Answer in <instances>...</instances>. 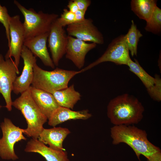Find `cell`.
<instances>
[{
  "label": "cell",
  "instance_id": "cell-14",
  "mask_svg": "<svg viewBox=\"0 0 161 161\" xmlns=\"http://www.w3.org/2000/svg\"><path fill=\"white\" fill-rule=\"evenodd\" d=\"M49 33V32L25 39L24 45L35 56L39 58L44 65L54 68L55 65L50 57L47 46Z\"/></svg>",
  "mask_w": 161,
  "mask_h": 161
},
{
  "label": "cell",
  "instance_id": "cell-6",
  "mask_svg": "<svg viewBox=\"0 0 161 161\" xmlns=\"http://www.w3.org/2000/svg\"><path fill=\"white\" fill-rule=\"evenodd\" d=\"M0 127L2 136L0 138V157L4 160H16L18 159L14 150L16 143L26 140L23 135V129L15 126L9 118H4Z\"/></svg>",
  "mask_w": 161,
  "mask_h": 161
},
{
  "label": "cell",
  "instance_id": "cell-19",
  "mask_svg": "<svg viewBox=\"0 0 161 161\" xmlns=\"http://www.w3.org/2000/svg\"><path fill=\"white\" fill-rule=\"evenodd\" d=\"M51 94L60 106L71 109L74 108L80 99L81 96L79 92L75 90L73 84L64 89L53 92Z\"/></svg>",
  "mask_w": 161,
  "mask_h": 161
},
{
  "label": "cell",
  "instance_id": "cell-1",
  "mask_svg": "<svg viewBox=\"0 0 161 161\" xmlns=\"http://www.w3.org/2000/svg\"><path fill=\"white\" fill-rule=\"evenodd\" d=\"M144 111L137 98L125 94L110 100L107 106V115L114 126L129 125L141 121Z\"/></svg>",
  "mask_w": 161,
  "mask_h": 161
},
{
  "label": "cell",
  "instance_id": "cell-23",
  "mask_svg": "<svg viewBox=\"0 0 161 161\" xmlns=\"http://www.w3.org/2000/svg\"><path fill=\"white\" fill-rule=\"evenodd\" d=\"M145 30L155 34L161 32V9L157 6L149 20L146 22Z\"/></svg>",
  "mask_w": 161,
  "mask_h": 161
},
{
  "label": "cell",
  "instance_id": "cell-27",
  "mask_svg": "<svg viewBox=\"0 0 161 161\" xmlns=\"http://www.w3.org/2000/svg\"><path fill=\"white\" fill-rule=\"evenodd\" d=\"M76 4L78 10L86 13L88 7L90 5L91 1L90 0H74Z\"/></svg>",
  "mask_w": 161,
  "mask_h": 161
},
{
  "label": "cell",
  "instance_id": "cell-25",
  "mask_svg": "<svg viewBox=\"0 0 161 161\" xmlns=\"http://www.w3.org/2000/svg\"><path fill=\"white\" fill-rule=\"evenodd\" d=\"M58 19L61 26L64 27L75 22V14L67 9L65 8Z\"/></svg>",
  "mask_w": 161,
  "mask_h": 161
},
{
  "label": "cell",
  "instance_id": "cell-18",
  "mask_svg": "<svg viewBox=\"0 0 161 161\" xmlns=\"http://www.w3.org/2000/svg\"><path fill=\"white\" fill-rule=\"evenodd\" d=\"M88 110L74 111L71 109L60 106L48 119L49 125L53 127L71 120H86L92 116Z\"/></svg>",
  "mask_w": 161,
  "mask_h": 161
},
{
  "label": "cell",
  "instance_id": "cell-22",
  "mask_svg": "<svg viewBox=\"0 0 161 161\" xmlns=\"http://www.w3.org/2000/svg\"><path fill=\"white\" fill-rule=\"evenodd\" d=\"M131 22L130 27L127 33L124 35V38L129 51L130 52L132 56L133 57L137 55L138 44L143 35L137 29L133 20L131 21Z\"/></svg>",
  "mask_w": 161,
  "mask_h": 161
},
{
  "label": "cell",
  "instance_id": "cell-24",
  "mask_svg": "<svg viewBox=\"0 0 161 161\" xmlns=\"http://www.w3.org/2000/svg\"><path fill=\"white\" fill-rule=\"evenodd\" d=\"M11 17L9 14L6 7L2 6L0 3V23L3 25L5 28L6 37L8 40V47L10 43L9 24Z\"/></svg>",
  "mask_w": 161,
  "mask_h": 161
},
{
  "label": "cell",
  "instance_id": "cell-31",
  "mask_svg": "<svg viewBox=\"0 0 161 161\" xmlns=\"http://www.w3.org/2000/svg\"><path fill=\"white\" fill-rule=\"evenodd\" d=\"M1 107H2V106H1L0 105V109Z\"/></svg>",
  "mask_w": 161,
  "mask_h": 161
},
{
  "label": "cell",
  "instance_id": "cell-29",
  "mask_svg": "<svg viewBox=\"0 0 161 161\" xmlns=\"http://www.w3.org/2000/svg\"><path fill=\"white\" fill-rule=\"evenodd\" d=\"M74 13L75 14V22L81 21L86 18L85 17L86 13L78 10Z\"/></svg>",
  "mask_w": 161,
  "mask_h": 161
},
{
  "label": "cell",
  "instance_id": "cell-30",
  "mask_svg": "<svg viewBox=\"0 0 161 161\" xmlns=\"http://www.w3.org/2000/svg\"><path fill=\"white\" fill-rule=\"evenodd\" d=\"M147 159L148 161H161V151L154 154Z\"/></svg>",
  "mask_w": 161,
  "mask_h": 161
},
{
  "label": "cell",
  "instance_id": "cell-7",
  "mask_svg": "<svg viewBox=\"0 0 161 161\" xmlns=\"http://www.w3.org/2000/svg\"><path fill=\"white\" fill-rule=\"evenodd\" d=\"M131 59L124 35H121L112 41L104 53L99 58L80 70L83 72L102 63L108 61L117 65H127Z\"/></svg>",
  "mask_w": 161,
  "mask_h": 161
},
{
  "label": "cell",
  "instance_id": "cell-10",
  "mask_svg": "<svg viewBox=\"0 0 161 161\" xmlns=\"http://www.w3.org/2000/svg\"><path fill=\"white\" fill-rule=\"evenodd\" d=\"M66 30L68 35L85 42L90 41L99 44L104 43L103 34L90 18H85L81 21L68 25Z\"/></svg>",
  "mask_w": 161,
  "mask_h": 161
},
{
  "label": "cell",
  "instance_id": "cell-5",
  "mask_svg": "<svg viewBox=\"0 0 161 161\" xmlns=\"http://www.w3.org/2000/svg\"><path fill=\"white\" fill-rule=\"evenodd\" d=\"M14 3L24 17L23 24L25 39L49 32L52 23L58 18L56 14L41 11L37 13L32 8L27 9L16 0Z\"/></svg>",
  "mask_w": 161,
  "mask_h": 161
},
{
  "label": "cell",
  "instance_id": "cell-26",
  "mask_svg": "<svg viewBox=\"0 0 161 161\" xmlns=\"http://www.w3.org/2000/svg\"><path fill=\"white\" fill-rule=\"evenodd\" d=\"M156 81L155 85L151 89L147 90L150 97L155 100L160 101L161 100V80L160 76L155 75Z\"/></svg>",
  "mask_w": 161,
  "mask_h": 161
},
{
  "label": "cell",
  "instance_id": "cell-17",
  "mask_svg": "<svg viewBox=\"0 0 161 161\" xmlns=\"http://www.w3.org/2000/svg\"><path fill=\"white\" fill-rule=\"evenodd\" d=\"M30 89L33 100L42 112L49 119L60 107L53 96L50 93L32 86Z\"/></svg>",
  "mask_w": 161,
  "mask_h": 161
},
{
  "label": "cell",
  "instance_id": "cell-9",
  "mask_svg": "<svg viewBox=\"0 0 161 161\" xmlns=\"http://www.w3.org/2000/svg\"><path fill=\"white\" fill-rule=\"evenodd\" d=\"M10 38L9 49L5 56V59L13 57L14 62L18 68L22 48L25 40L23 23L19 15L11 17L9 24Z\"/></svg>",
  "mask_w": 161,
  "mask_h": 161
},
{
  "label": "cell",
  "instance_id": "cell-3",
  "mask_svg": "<svg viewBox=\"0 0 161 161\" xmlns=\"http://www.w3.org/2000/svg\"><path fill=\"white\" fill-rule=\"evenodd\" d=\"M12 106L20 110L26 119L27 127L23 129V134L28 137L38 139L44 129V125L48 119L33 100L30 88L13 102Z\"/></svg>",
  "mask_w": 161,
  "mask_h": 161
},
{
  "label": "cell",
  "instance_id": "cell-15",
  "mask_svg": "<svg viewBox=\"0 0 161 161\" xmlns=\"http://www.w3.org/2000/svg\"><path fill=\"white\" fill-rule=\"evenodd\" d=\"M26 152L38 153L47 161H69L65 151H59L48 147L38 139L32 138L27 143L24 150Z\"/></svg>",
  "mask_w": 161,
  "mask_h": 161
},
{
  "label": "cell",
  "instance_id": "cell-12",
  "mask_svg": "<svg viewBox=\"0 0 161 161\" xmlns=\"http://www.w3.org/2000/svg\"><path fill=\"white\" fill-rule=\"evenodd\" d=\"M21 57L24 61L23 69L21 75L16 77L12 90L16 95L21 94L30 88L33 77L34 66L37 61L36 57L24 45Z\"/></svg>",
  "mask_w": 161,
  "mask_h": 161
},
{
  "label": "cell",
  "instance_id": "cell-28",
  "mask_svg": "<svg viewBox=\"0 0 161 161\" xmlns=\"http://www.w3.org/2000/svg\"><path fill=\"white\" fill-rule=\"evenodd\" d=\"M67 7L69 10L73 13H75L78 10V7L74 0L69 1Z\"/></svg>",
  "mask_w": 161,
  "mask_h": 161
},
{
  "label": "cell",
  "instance_id": "cell-11",
  "mask_svg": "<svg viewBox=\"0 0 161 161\" xmlns=\"http://www.w3.org/2000/svg\"><path fill=\"white\" fill-rule=\"evenodd\" d=\"M68 36L57 18L51 26L48 38V47L55 66L58 65L60 61L65 54Z\"/></svg>",
  "mask_w": 161,
  "mask_h": 161
},
{
  "label": "cell",
  "instance_id": "cell-4",
  "mask_svg": "<svg viewBox=\"0 0 161 161\" xmlns=\"http://www.w3.org/2000/svg\"><path fill=\"white\" fill-rule=\"evenodd\" d=\"M81 73V70H68L58 68L52 71H47L41 69L36 63L33 67L32 86L51 93L68 87L70 80Z\"/></svg>",
  "mask_w": 161,
  "mask_h": 161
},
{
  "label": "cell",
  "instance_id": "cell-20",
  "mask_svg": "<svg viewBox=\"0 0 161 161\" xmlns=\"http://www.w3.org/2000/svg\"><path fill=\"white\" fill-rule=\"evenodd\" d=\"M157 2L156 0H132L131 9L139 18L147 22L157 6Z\"/></svg>",
  "mask_w": 161,
  "mask_h": 161
},
{
  "label": "cell",
  "instance_id": "cell-2",
  "mask_svg": "<svg viewBox=\"0 0 161 161\" xmlns=\"http://www.w3.org/2000/svg\"><path fill=\"white\" fill-rule=\"evenodd\" d=\"M110 133L113 144L126 143L132 148L138 159L140 155L147 159L161 151L159 147L148 140L145 131L133 125L114 126L111 128Z\"/></svg>",
  "mask_w": 161,
  "mask_h": 161
},
{
  "label": "cell",
  "instance_id": "cell-8",
  "mask_svg": "<svg viewBox=\"0 0 161 161\" xmlns=\"http://www.w3.org/2000/svg\"><path fill=\"white\" fill-rule=\"evenodd\" d=\"M19 73L18 68L11 58L5 60L0 54V93L5 100V107L9 111L12 109L11 93L13 84L17 77V74Z\"/></svg>",
  "mask_w": 161,
  "mask_h": 161
},
{
  "label": "cell",
  "instance_id": "cell-16",
  "mask_svg": "<svg viewBox=\"0 0 161 161\" xmlns=\"http://www.w3.org/2000/svg\"><path fill=\"white\" fill-rule=\"evenodd\" d=\"M70 133L69 130L65 128L54 127L49 129L44 128L38 139L45 145H48L53 149L65 151L63 142Z\"/></svg>",
  "mask_w": 161,
  "mask_h": 161
},
{
  "label": "cell",
  "instance_id": "cell-13",
  "mask_svg": "<svg viewBox=\"0 0 161 161\" xmlns=\"http://www.w3.org/2000/svg\"><path fill=\"white\" fill-rule=\"evenodd\" d=\"M97 44L88 43L73 37L68 36L66 58L71 60L79 69L84 66L87 54L95 48Z\"/></svg>",
  "mask_w": 161,
  "mask_h": 161
},
{
  "label": "cell",
  "instance_id": "cell-21",
  "mask_svg": "<svg viewBox=\"0 0 161 161\" xmlns=\"http://www.w3.org/2000/svg\"><path fill=\"white\" fill-rule=\"evenodd\" d=\"M127 65L129 66V70L139 78L147 90L152 88L155 85L156 77L154 78L147 73L136 59H134V61H133L130 59Z\"/></svg>",
  "mask_w": 161,
  "mask_h": 161
}]
</instances>
